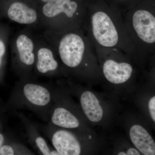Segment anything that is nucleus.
<instances>
[{
    "label": "nucleus",
    "mask_w": 155,
    "mask_h": 155,
    "mask_svg": "<svg viewBox=\"0 0 155 155\" xmlns=\"http://www.w3.org/2000/svg\"><path fill=\"white\" fill-rule=\"evenodd\" d=\"M63 85L71 95L77 98L82 114L92 127L96 126L108 130L118 122L120 107L116 95L108 90L97 92L91 87L70 81Z\"/></svg>",
    "instance_id": "obj_1"
},
{
    "label": "nucleus",
    "mask_w": 155,
    "mask_h": 155,
    "mask_svg": "<svg viewBox=\"0 0 155 155\" xmlns=\"http://www.w3.org/2000/svg\"><path fill=\"white\" fill-rule=\"evenodd\" d=\"M53 101L51 84L38 83L33 78L19 79L4 106L6 111L29 110L48 122Z\"/></svg>",
    "instance_id": "obj_2"
},
{
    "label": "nucleus",
    "mask_w": 155,
    "mask_h": 155,
    "mask_svg": "<svg viewBox=\"0 0 155 155\" xmlns=\"http://www.w3.org/2000/svg\"><path fill=\"white\" fill-rule=\"evenodd\" d=\"M59 155H92L103 149L104 142L96 133H84L56 127L48 122L40 126Z\"/></svg>",
    "instance_id": "obj_3"
},
{
    "label": "nucleus",
    "mask_w": 155,
    "mask_h": 155,
    "mask_svg": "<svg viewBox=\"0 0 155 155\" xmlns=\"http://www.w3.org/2000/svg\"><path fill=\"white\" fill-rule=\"evenodd\" d=\"M66 31L63 34L61 31L45 30L42 34L60 58L63 75L81 79L85 49L84 41L75 31Z\"/></svg>",
    "instance_id": "obj_4"
},
{
    "label": "nucleus",
    "mask_w": 155,
    "mask_h": 155,
    "mask_svg": "<svg viewBox=\"0 0 155 155\" xmlns=\"http://www.w3.org/2000/svg\"><path fill=\"white\" fill-rule=\"evenodd\" d=\"M53 104L48 122L56 127L84 133H95L87 122L79 105L62 84H51Z\"/></svg>",
    "instance_id": "obj_5"
},
{
    "label": "nucleus",
    "mask_w": 155,
    "mask_h": 155,
    "mask_svg": "<svg viewBox=\"0 0 155 155\" xmlns=\"http://www.w3.org/2000/svg\"><path fill=\"white\" fill-rule=\"evenodd\" d=\"M26 27L15 34L9 44L11 49V67L19 79L34 78L36 60V34Z\"/></svg>",
    "instance_id": "obj_6"
},
{
    "label": "nucleus",
    "mask_w": 155,
    "mask_h": 155,
    "mask_svg": "<svg viewBox=\"0 0 155 155\" xmlns=\"http://www.w3.org/2000/svg\"><path fill=\"white\" fill-rule=\"evenodd\" d=\"M78 5L72 0H55L38 7L41 28L45 30H67L77 19Z\"/></svg>",
    "instance_id": "obj_7"
},
{
    "label": "nucleus",
    "mask_w": 155,
    "mask_h": 155,
    "mask_svg": "<svg viewBox=\"0 0 155 155\" xmlns=\"http://www.w3.org/2000/svg\"><path fill=\"white\" fill-rule=\"evenodd\" d=\"M127 138L141 155H155V142L150 131V127L140 114L125 113L119 116Z\"/></svg>",
    "instance_id": "obj_8"
},
{
    "label": "nucleus",
    "mask_w": 155,
    "mask_h": 155,
    "mask_svg": "<svg viewBox=\"0 0 155 155\" xmlns=\"http://www.w3.org/2000/svg\"><path fill=\"white\" fill-rule=\"evenodd\" d=\"M133 68L127 62H118L112 59L105 61L102 67L103 74L109 87L107 90L119 97L130 96L137 87L130 84Z\"/></svg>",
    "instance_id": "obj_9"
},
{
    "label": "nucleus",
    "mask_w": 155,
    "mask_h": 155,
    "mask_svg": "<svg viewBox=\"0 0 155 155\" xmlns=\"http://www.w3.org/2000/svg\"><path fill=\"white\" fill-rule=\"evenodd\" d=\"M35 43L36 60L34 77L53 78L63 74L61 63L58 60L55 50L42 33L36 34Z\"/></svg>",
    "instance_id": "obj_10"
},
{
    "label": "nucleus",
    "mask_w": 155,
    "mask_h": 155,
    "mask_svg": "<svg viewBox=\"0 0 155 155\" xmlns=\"http://www.w3.org/2000/svg\"><path fill=\"white\" fill-rule=\"evenodd\" d=\"M25 25L34 30L41 28L38 7L29 5L21 1H15L6 6H0V20Z\"/></svg>",
    "instance_id": "obj_11"
},
{
    "label": "nucleus",
    "mask_w": 155,
    "mask_h": 155,
    "mask_svg": "<svg viewBox=\"0 0 155 155\" xmlns=\"http://www.w3.org/2000/svg\"><path fill=\"white\" fill-rule=\"evenodd\" d=\"M91 23L94 36L100 45L112 47L117 44L118 32L107 14L101 11L96 12L92 17Z\"/></svg>",
    "instance_id": "obj_12"
},
{
    "label": "nucleus",
    "mask_w": 155,
    "mask_h": 155,
    "mask_svg": "<svg viewBox=\"0 0 155 155\" xmlns=\"http://www.w3.org/2000/svg\"><path fill=\"white\" fill-rule=\"evenodd\" d=\"M130 96L140 111V115L147 122L151 128H154L155 87L150 85L137 86Z\"/></svg>",
    "instance_id": "obj_13"
},
{
    "label": "nucleus",
    "mask_w": 155,
    "mask_h": 155,
    "mask_svg": "<svg viewBox=\"0 0 155 155\" xmlns=\"http://www.w3.org/2000/svg\"><path fill=\"white\" fill-rule=\"evenodd\" d=\"M134 28L139 37L145 42H155V18L149 11L140 10L136 11L132 19Z\"/></svg>",
    "instance_id": "obj_14"
},
{
    "label": "nucleus",
    "mask_w": 155,
    "mask_h": 155,
    "mask_svg": "<svg viewBox=\"0 0 155 155\" xmlns=\"http://www.w3.org/2000/svg\"><path fill=\"white\" fill-rule=\"evenodd\" d=\"M16 114L25 127L29 142L38 153L43 155H59L54 148L48 145L39 133L38 126L21 113H16Z\"/></svg>",
    "instance_id": "obj_15"
},
{
    "label": "nucleus",
    "mask_w": 155,
    "mask_h": 155,
    "mask_svg": "<svg viewBox=\"0 0 155 155\" xmlns=\"http://www.w3.org/2000/svg\"><path fill=\"white\" fill-rule=\"evenodd\" d=\"M10 34L8 25L0 20V85L4 82L5 78Z\"/></svg>",
    "instance_id": "obj_16"
},
{
    "label": "nucleus",
    "mask_w": 155,
    "mask_h": 155,
    "mask_svg": "<svg viewBox=\"0 0 155 155\" xmlns=\"http://www.w3.org/2000/svg\"><path fill=\"white\" fill-rule=\"evenodd\" d=\"M34 155L25 146L10 138L0 148V155Z\"/></svg>",
    "instance_id": "obj_17"
},
{
    "label": "nucleus",
    "mask_w": 155,
    "mask_h": 155,
    "mask_svg": "<svg viewBox=\"0 0 155 155\" xmlns=\"http://www.w3.org/2000/svg\"><path fill=\"white\" fill-rule=\"evenodd\" d=\"M113 154L117 155H141L129 140L122 138H118L114 140Z\"/></svg>",
    "instance_id": "obj_18"
},
{
    "label": "nucleus",
    "mask_w": 155,
    "mask_h": 155,
    "mask_svg": "<svg viewBox=\"0 0 155 155\" xmlns=\"http://www.w3.org/2000/svg\"><path fill=\"white\" fill-rule=\"evenodd\" d=\"M6 110L4 105L0 106V148L11 136L6 128L5 116Z\"/></svg>",
    "instance_id": "obj_19"
},
{
    "label": "nucleus",
    "mask_w": 155,
    "mask_h": 155,
    "mask_svg": "<svg viewBox=\"0 0 155 155\" xmlns=\"http://www.w3.org/2000/svg\"><path fill=\"white\" fill-rule=\"evenodd\" d=\"M41 2L43 4H45L49 2H52V1H55V0H40Z\"/></svg>",
    "instance_id": "obj_20"
}]
</instances>
